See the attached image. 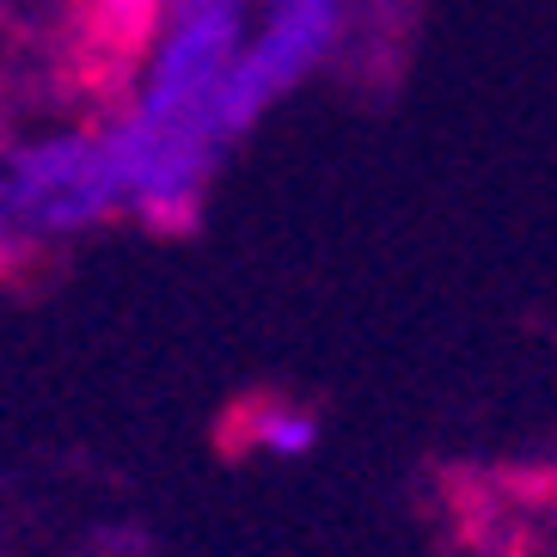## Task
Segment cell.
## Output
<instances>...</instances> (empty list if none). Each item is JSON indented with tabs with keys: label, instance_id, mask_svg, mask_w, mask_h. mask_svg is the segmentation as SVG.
<instances>
[{
	"label": "cell",
	"instance_id": "1",
	"mask_svg": "<svg viewBox=\"0 0 557 557\" xmlns=\"http://www.w3.org/2000/svg\"><path fill=\"white\" fill-rule=\"evenodd\" d=\"M123 209V172L104 135H55L0 160V233H81Z\"/></svg>",
	"mask_w": 557,
	"mask_h": 557
},
{
	"label": "cell",
	"instance_id": "2",
	"mask_svg": "<svg viewBox=\"0 0 557 557\" xmlns=\"http://www.w3.org/2000/svg\"><path fill=\"white\" fill-rule=\"evenodd\" d=\"M331 37H337V0H276L263 37H251L239 50L227 86H221V135L233 141L263 104H276L331 50Z\"/></svg>",
	"mask_w": 557,
	"mask_h": 557
},
{
	"label": "cell",
	"instance_id": "3",
	"mask_svg": "<svg viewBox=\"0 0 557 557\" xmlns=\"http://www.w3.org/2000/svg\"><path fill=\"white\" fill-rule=\"evenodd\" d=\"M246 429H251V442L270 447V454H282V459L312 454V442H319V423L295 405H263L258 417H246Z\"/></svg>",
	"mask_w": 557,
	"mask_h": 557
},
{
	"label": "cell",
	"instance_id": "4",
	"mask_svg": "<svg viewBox=\"0 0 557 557\" xmlns=\"http://www.w3.org/2000/svg\"><path fill=\"white\" fill-rule=\"evenodd\" d=\"M0 246H7V233H0Z\"/></svg>",
	"mask_w": 557,
	"mask_h": 557
}]
</instances>
